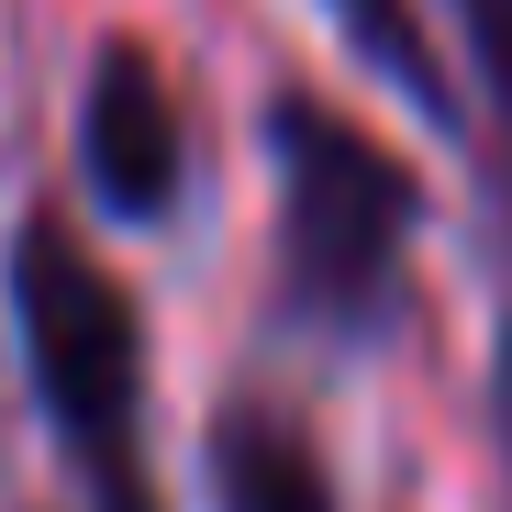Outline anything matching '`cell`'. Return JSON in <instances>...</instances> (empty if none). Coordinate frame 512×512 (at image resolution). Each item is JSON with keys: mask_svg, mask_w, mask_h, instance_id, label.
Here are the masks:
<instances>
[{"mask_svg": "<svg viewBox=\"0 0 512 512\" xmlns=\"http://www.w3.org/2000/svg\"><path fill=\"white\" fill-rule=\"evenodd\" d=\"M212 512H334V479L290 412L234 401L212 423Z\"/></svg>", "mask_w": 512, "mask_h": 512, "instance_id": "277c9868", "label": "cell"}, {"mask_svg": "<svg viewBox=\"0 0 512 512\" xmlns=\"http://www.w3.org/2000/svg\"><path fill=\"white\" fill-rule=\"evenodd\" d=\"M78 179L112 223H167V201L190 179V123L145 34H101L78 67Z\"/></svg>", "mask_w": 512, "mask_h": 512, "instance_id": "3957f363", "label": "cell"}, {"mask_svg": "<svg viewBox=\"0 0 512 512\" xmlns=\"http://www.w3.org/2000/svg\"><path fill=\"white\" fill-rule=\"evenodd\" d=\"M268 167H279V323L323 346H379L401 323V268L423 234V179L323 90H268Z\"/></svg>", "mask_w": 512, "mask_h": 512, "instance_id": "7a4b0ae2", "label": "cell"}, {"mask_svg": "<svg viewBox=\"0 0 512 512\" xmlns=\"http://www.w3.org/2000/svg\"><path fill=\"white\" fill-rule=\"evenodd\" d=\"M323 12H334V34L357 45V67L379 78L390 101H412L435 134H457V123H468V101H457V67L435 56V34H423V12H412V0H323Z\"/></svg>", "mask_w": 512, "mask_h": 512, "instance_id": "5b68a950", "label": "cell"}, {"mask_svg": "<svg viewBox=\"0 0 512 512\" xmlns=\"http://www.w3.org/2000/svg\"><path fill=\"white\" fill-rule=\"evenodd\" d=\"M457 34H468V67H479V112H490V145H501V190H512V0H446Z\"/></svg>", "mask_w": 512, "mask_h": 512, "instance_id": "8992f818", "label": "cell"}, {"mask_svg": "<svg viewBox=\"0 0 512 512\" xmlns=\"http://www.w3.org/2000/svg\"><path fill=\"white\" fill-rule=\"evenodd\" d=\"M490 401H501V446H512V323H501V368H490Z\"/></svg>", "mask_w": 512, "mask_h": 512, "instance_id": "52a82bcc", "label": "cell"}, {"mask_svg": "<svg viewBox=\"0 0 512 512\" xmlns=\"http://www.w3.org/2000/svg\"><path fill=\"white\" fill-rule=\"evenodd\" d=\"M0 290H12V346H23L34 412H45L78 501L90 512H167L156 468H145V312L101 268V245L56 201H34L12 223Z\"/></svg>", "mask_w": 512, "mask_h": 512, "instance_id": "6da1fadb", "label": "cell"}]
</instances>
